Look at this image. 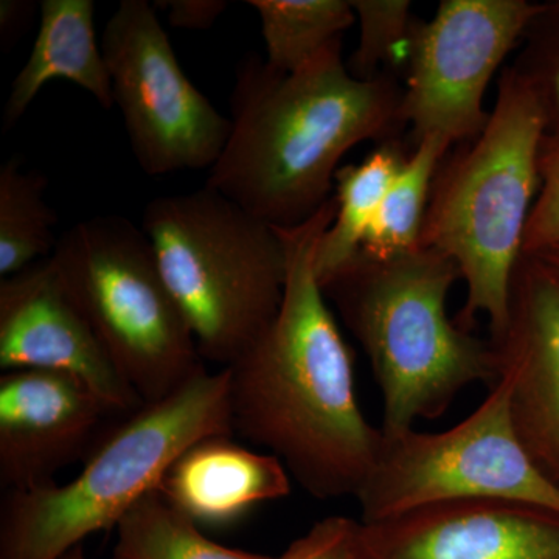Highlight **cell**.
<instances>
[{"mask_svg": "<svg viewBox=\"0 0 559 559\" xmlns=\"http://www.w3.org/2000/svg\"><path fill=\"white\" fill-rule=\"evenodd\" d=\"M331 198L307 223L277 229L288 272L277 318L227 366L234 432L270 450L314 499L356 498L382 430L360 409L347 342L316 274V252L336 216Z\"/></svg>", "mask_w": 559, "mask_h": 559, "instance_id": "cell-1", "label": "cell"}, {"mask_svg": "<svg viewBox=\"0 0 559 559\" xmlns=\"http://www.w3.org/2000/svg\"><path fill=\"white\" fill-rule=\"evenodd\" d=\"M401 102L389 73L369 81L349 73L342 39L294 73L248 55L235 72L229 140L205 186L275 229L300 226L334 197L349 150L393 139Z\"/></svg>", "mask_w": 559, "mask_h": 559, "instance_id": "cell-2", "label": "cell"}, {"mask_svg": "<svg viewBox=\"0 0 559 559\" xmlns=\"http://www.w3.org/2000/svg\"><path fill=\"white\" fill-rule=\"evenodd\" d=\"M457 280L450 257L418 248L389 260L359 252L320 285L370 360L382 396V432L439 418L469 385L498 381L491 341L448 316Z\"/></svg>", "mask_w": 559, "mask_h": 559, "instance_id": "cell-3", "label": "cell"}, {"mask_svg": "<svg viewBox=\"0 0 559 559\" xmlns=\"http://www.w3.org/2000/svg\"><path fill=\"white\" fill-rule=\"evenodd\" d=\"M544 138L538 100L509 66L500 72L484 130L444 157L430 189L419 246L457 264L466 300L455 322L473 331L484 316L491 341L509 325L513 278L539 191Z\"/></svg>", "mask_w": 559, "mask_h": 559, "instance_id": "cell-4", "label": "cell"}, {"mask_svg": "<svg viewBox=\"0 0 559 559\" xmlns=\"http://www.w3.org/2000/svg\"><path fill=\"white\" fill-rule=\"evenodd\" d=\"M229 390L227 367L201 370L102 433L68 484L3 492L0 559H58L87 536L116 528L190 447L234 433Z\"/></svg>", "mask_w": 559, "mask_h": 559, "instance_id": "cell-5", "label": "cell"}, {"mask_svg": "<svg viewBox=\"0 0 559 559\" xmlns=\"http://www.w3.org/2000/svg\"><path fill=\"white\" fill-rule=\"evenodd\" d=\"M142 229L201 358L230 366L282 307L288 261L278 230L207 186L150 201Z\"/></svg>", "mask_w": 559, "mask_h": 559, "instance_id": "cell-6", "label": "cell"}, {"mask_svg": "<svg viewBox=\"0 0 559 559\" xmlns=\"http://www.w3.org/2000/svg\"><path fill=\"white\" fill-rule=\"evenodd\" d=\"M50 259L143 403L165 399L205 369L142 227L123 216H92L58 238Z\"/></svg>", "mask_w": 559, "mask_h": 559, "instance_id": "cell-7", "label": "cell"}, {"mask_svg": "<svg viewBox=\"0 0 559 559\" xmlns=\"http://www.w3.org/2000/svg\"><path fill=\"white\" fill-rule=\"evenodd\" d=\"M356 499L362 522L462 500L525 503L559 513V489L536 468L514 430L503 374L450 429L382 432L377 463Z\"/></svg>", "mask_w": 559, "mask_h": 559, "instance_id": "cell-8", "label": "cell"}, {"mask_svg": "<svg viewBox=\"0 0 559 559\" xmlns=\"http://www.w3.org/2000/svg\"><path fill=\"white\" fill-rule=\"evenodd\" d=\"M102 50L139 167L150 176L212 170L229 140L221 114L183 72L148 0H121Z\"/></svg>", "mask_w": 559, "mask_h": 559, "instance_id": "cell-9", "label": "cell"}, {"mask_svg": "<svg viewBox=\"0 0 559 559\" xmlns=\"http://www.w3.org/2000/svg\"><path fill=\"white\" fill-rule=\"evenodd\" d=\"M540 3L528 0H443L429 22H417L401 102V123L415 143L441 135L476 139L489 119V81L520 46Z\"/></svg>", "mask_w": 559, "mask_h": 559, "instance_id": "cell-10", "label": "cell"}, {"mask_svg": "<svg viewBox=\"0 0 559 559\" xmlns=\"http://www.w3.org/2000/svg\"><path fill=\"white\" fill-rule=\"evenodd\" d=\"M0 369L70 374L112 414L145 404L114 366L50 257L0 282Z\"/></svg>", "mask_w": 559, "mask_h": 559, "instance_id": "cell-11", "label": "cell"}, {"mask_svg": "<svg viewBox=\"0 0 559 559\" xmlns=\"http://www.w3.org/2000/svg\"><path fill=\"white\" fill-rule=\"evenodd\" d=\"M356 559H559V513L499 500L359 521Z\"/></svg>", "mask_w": 559, "mask_h": 559, "instance_id": "cell-12", "label": "cell"}, {"mask_svg": "<svg viewBox=\"0 0 559 559\" xmlns=\"http://www.w3.org/2000/svg\"><path fill=\"white\" fill-rule=\"evenodd\" d=\"M491 344L499 374L510 382L514 430L536 468L559 489V272L546 261L522 255L509 325Z\"/></svg>", "mask_w": 559, "mask_h": 559, "instance_id": "cell-13", "label": "cell"}, {"mask_svg": "<svg viewBox=\"0 0 559 559\" xmlns=\"http://www.w3.org/2000/svg\"><path fill=\"white\" fill-rule=\"evenodd\" d=\"M112 414L87 385L60 371L10 370L0 377V485L28 491L55 484L90 454Z\"/></svg>", "mask_w": 559, "mask_h": 559, "instance_id": "cell-14", "label": "cell"}, {"mask_svg": "<svg viewBox=\"0 0 559 559\" xmlns=\"http://www.w3.org/2000/svg\"><path fill=\"white\" fill-rule=\"evenodd\" d=\"M290 480L275 455L215 436L183 452L165 473L159 491L201 528L227 527L261 503L286 498Z\"/></svg>", "mask_w": 559, "mask_h": 559, "instance_id": "cell-15", "label": "cell"}, {"mask_svg": "<svg viewBox=\"0 0 559 559\" xmlns=\"http://www.w3.org/2000/svg\"><path fill=\"white\" fill-rule=\"evenodd\" d=\"M39 11L35 44L3 106V131L13 128L40 90L58 79L72 81L90 92L102 108L114 106L108 66L95 35V3L44 0Z\"/></svg>", "mask_w": 559, "mask_h": 559, "instance_id": "cell-16", "label": "cell"}, {"mask_svg": "<svg viewBox=\"0 0 559 559\" xmlns=\"http://www.w3.org/2000/svg\"><path fill=\"white\" fill-rule=\"evenodd\" d=\"M407 156L400 140L390 139L360 164L340 168L334 180L336 216L316 252L320 285L358 255L381 202Z\"/></svg>", "mask_w": 559, "mask_h": 559, "instance_id": "cell-17", "label": "cell"}, {"mask_svg": "<svg viewBox=\"0 0 559 559\" xmlns=\"http://www.w3.org/2000/svg\"><path fill=\"white\" fill-rule=\"evenodd\" d=\"M451 146L450 140L441 135H429L415 143L414 153L407 156L381 202L360 253L389 260L421 248L430 189Z\"/></svg>", "mask_w": 559, "mask_h": 559, "instance_id": "cell-18", "label": "cell"}, {"mask_svg": "<svg viewBox=\"0 0 559 559\" xmlns=\"http://www.w3.org/2000/svg\"><path fill=\"white\" fill-rule=\"evenodd\" d=\"M259 13L271 69L294 73L319 57L356 22L349 0H250Z\"/></svg>", "mask_w": 559, "mask_h": 559, "instance_id": "cell-19", "label": "cell"}, {"mask_svg": "<svg viewBox=\"0 0 559 559\" xmlns=\"http://www.w3.org/2000/svg\"><path fill=\"white\" fill-rule=\"evenodd\" d=\"M112 559H277L221 546L173 507L159 488L135 503L116 525Z\"/></svg>", "mask_w": 559, "mask_h": 559, "instance_id": "cell-20", "label": "cell"}, {"mask_svg": "<svg viewBox=\"0 0 559 559\" xmlns=\"http://www.w3.org/2000/svg\"><path fill=\"white\" fill-rule=\"evenodd\" d=\"M47 180L24 170L20 156L0 167V277L49 259L57 248V215L46 201Z\"/></svg>", "mask_w": 559, "mask_h": 559, "instance_id": "cell-21", "label": "cell"}, {"mask_svg": "<svg viewBox=\"0 0 559 559\" xmlns=\"http://www.w3.org/2000/svg\"><path fill=\"white\" fill-rule=\"evenodd\" d=\"M359 22L358 49L347 68L355 79L369 81L382 75V66L399 60L409 47L417 21L409 0H349Z\"/></svg>", "mask_w": 559, "mask_h": 559, "instance_id": "cell-22", "label": "cell"}, {"mask_svg": "<svg viewBox=\"0 0 559 559\" xmlns=\"http://www.w3.org/2000/svg\"><path fill=\"white\" fill-rule=\"evenodd\" d=\"M510 66L532 90L546 124V138L559 139V0L540 2Z\"/></svg>", "mask_w": 559, "mask_h": 559, "instance_id": "cell-23", "label": "cell"}, {"mask_svg": "<svg viewBox=\"0 0 559 559\" xmlns=\"http://www.w3.org/2000/svg\"><path fill=\"white\" fill-rule=\"evenodd\" d=\"M559 245V139L544 138L539 191L525 231L524 255Z\"/></svg>", "mask_w": 559, "mask_h": 559, "instance_id": "cell-24", "label": "cell"}, {"mask_svg": "<svg viewBox=\"0 0 559 559\" xmlns=\"http://www.w3.org/2000/svg\"><path fill=\"white\" fill-rule=\"evenodd\" d=\"M359 521L329 516L293 540L277 559H356Z\"/></svg>", "mask_w": 559, "mask_h": 559, "instance_id": "cell-25", "label": "cell"}, {"mask_svg": "<svg viewBox=\"0 0 559 559\" xmlns=\"http://www.w3.org/2000/svg\"><path fill=\"white\" fill-rule=\"evenodd\" d=\"M229 5L224 0H168L154 3L156 9L168 11L171 27L193 32L212 28Z\"/></svg>", "mask_w": 559, "mask_h": 559, "instance_id": "cell-26", "label": "cell"}, {"mask_svg": "<svg viewBox=\"0 0 559 559\" xmlns=\"http://www.w3.org/2000/svg\"><path fill=\"white\" fill-rule=\"evenodd\" d=\"M35 9V3L24 2V0H2L0 2V33H2V43H13L17 33L24 31V25L31 20V13Z\"/></svg>", "mask_w": 559, "mask_h": 559, "instance_id": "cell-27", "label": "cell"}, {"mask_svg": "<svg viewBox=\"0 0 559 559\" xmlns=\"http://www.w3.org/2000/svg\"><path fill=\"white\" fill-rule=\"evenodd\" d=\"M535 257L546 261L547 264H550L551 267H555V270L559 272V245L550 246V248L540 250V252L535 253Z\"/></svg>", "mask_w": 559, "mask_h": 559, "instance_id": "cell-28", "label": "cell"}, {"mask_svg": "<svg viewBox=\"0 0 559 559\" xmlns=\"http://www.w3.org/2000/svg\"><path fill=\"white\" fill-rule=\"evenodd\" d=\"M58 559H87L86 554H84L83 544L80 546L73 547L72 550H69L68 554L62 555L61 558Z\"/></svg>", "mask_w": 559, "mask_h": 559, "instance_id": "cell-29", "label": "cell"}]
</instances>
